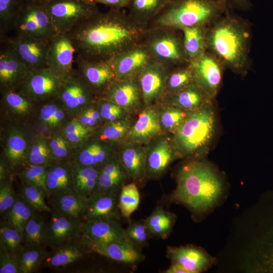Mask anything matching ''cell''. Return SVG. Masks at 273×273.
Wrapping results in <instances>:
<instances>
[{
  "label": "cell",
  "mask_w": 273,
  "mask_h": 273,
  "mask_svg": "<svg viewBox=\"0 0 273 273\" xmlns=\"http://www.w3.org/2000/svg\"><path fill=\"white\" fill-rule=\"evenodd\" d=\"M146 28L122 10L100 11L73 28L69 35L77 55L89 61L108 62L142 43Z\"/></svg>",
  "instance_id": "1"
},
{
  "label": "cell",
  "mask_w": 273,
  "mask_h": 273,
  "mask_svg": "<svg viewBox=\"0 0 273 273\" xmlns=\"http://www.w3.org/2000/svg\"><path fill=\"white\" fill-rule=\"evenodd\" d=\"M175 178L176 187L169 199L186 207L196 221L220 206L228 195L221 173L203 159L187 160L178 168Z\"/></svg>",
  "instance_id": "2"
},
{
  "label": "cell",
  "mask_w": 273,
  "mask_h": 273,
  "mask_svg": "<svg viewBox=\"0 0 273 273\" xmlns=\"http://www.w3.org/2000/svg\"><path fill=\"white\" fill-rule=\"evenodd\" d=\"M250 27L241 17L226 12L206 30V51L233 72L244 76L250 67Z\"/></svg>",
  "instance_id": "3"
},
{
  "label": "cell",
  "mask_w": 273,
  "mask_h": 273,
  "mask_svg": "<svg viewBox=\"0 0 273 273\" xmlns=\"http://www.w3.org/2000/svg\"><path fill=\"white\" fill-rule=\"evenodd\" d=\"M216 128L213 101L198 110L188 111L185 121L170 138L177 158L203 159L213 141Z\"/></svg>",
  "instance_id": "4"
},
{
  "label": "cell",
  "mask_w": 273,
  "mask_h": 273,
  "mask_svg": "<svg viewBox=\"0 0 273 273\" xmlns=\"http://www.w3.org/2000/svg\"><path fill=\"white\" fill-rule=\"evenodd\" d=\"M228 5L226 0H168L147 27H207L227 12Z\"/></svg>",
  "instance_id": "5"
},
{
  "label": "cell",
  "mask_w": 273,
  "mask_h": 273,
  "mask_svg": "<svg viewBox=\"0 0 273 273\" xmlns=\"http://www.w3.org/2000/svg\"><path fill=\"white\" fill-rule=\"evenodd\" d=\"M142 44L148 51L152 61L169 70L189 63L180 30L161 26L147 27Z\"/></svg>",
  "instance_id": "6"
},
{
  "label": "cell",
  "mask_w": 273,
  "mask_h": 273,
  "mask_svg": "<svg viewBox=\"0 0 273 273\" xmlns=\"http://www.w3.org/2000/svg\"><path fill=\"white\" fill-rule=\"evenodd\" d=\"M36 134L25 124L0 122V157L6 162L13 177L28 165V149Z\"/></svg>",
  "instance_id": "7"
},
{
  "label": "cell",
  "mask_w": 273,
  "mask_h": 273,
  "mask_svg": "<svg viewBox=\"0 0 273 273\" xmlns=\"http://www.w3.org/2000/svg\"><path fill=\"white\" fill-rule=\"evenodd\" d=\"M15 35L51 41L58 34L45 4L25 0L14 30Z\"/></svg>",
  "instance_id": "8"
},
{
  "label": "cell",
  "mask_w": 273,
  "mask_h": 273,
  "mask_svg": "<svg viewBox=\"0 0 273 273\" xmlns=\"http://www.w3.org/2000/svg\"><path fill=\"white\" fill-rule=\"evenodd\" d=\"M45 5L58 33H68L100 11L87 0H52Z\"/></svg>",
  "instance_id": "9"
},
{
  "label": "cell",
  "mask_w": 273,
  "mask_h": 273,
  "mask_svg": "<svg viewBox=\"0 0 273 273\" xmlns=\"http://www.w3.org/2000/svg\"><path fill=\"white\" fill-rule=\"evenodd\" d=\"M58 99L72 118L97 101L76 69L63 78Z\"/></svg>",
  "instance_id": "10"
},
{
  "label": "cell",
  "mask_w": 273,
  "mask_h": 273,
  "mask_svg": "<svg viewBox=\"0 0 273 273\" xmlns=\"http://www.w3.org/2000/svg\"><path fill=\"white\" fill-rule=\"evenodd\" d=\"M31 71L47 68V58L51 41L30 36L8 35L0 37Z\"/></svg>",
  "instance_id": "11"
},
{
  "label": "cell",
  "mask_w": 273,
  "mask_h": 273,
  "mask_svg": "<svg viewBox=\"0 0 273 273\" xmlns=\"http://www.w3.org/2000/svg\"><path fill=\"white\" fill-rule=\"evenodd\" d=\"M0 122L29 125L40 104L18 91L1 93Z\"/></svg>",
  "instance_id": "12"
},
{
  "label": "cell",
  "mask_w": 273,
  "mask_h": 273,
  "mask_svg": "<svg viewBox=\"0 0 273 273\" xmlns=\"http://www.w3.org/2000/svg\"><path fill=\"white\" fill-rule=\"evenodd\" d=\"M62 79L48 68L30 71L18 92L40 104L58 98Z\"/></svg>",
  "instance_id": "13"
},
{
  "label": "cell",
  "mask_w": 273,
  "mask_h": 273,
  "mask_svg": "<svg viewBox=\"0 0 273 273\" xmlns=\"http://www.w3.org/2000/svg\"><path fill=\"white\" fill-rule=\"evenodd\" d=\"M189 63L196 83L214 99L221 84L224 66L207 51Z\"/></svg>",
  "instance_id": "14"
},
{
  "label": "cell",
  "mask_w": 273,
  "mask_h": 273,
  "mask_svg": "<svg viewBox=\"0 0 273 273\" xmlns=\"http://www.w3.org/2000/svg\"><path fill=\"white\" fill-rule=\"evenodd\" d=\"M77 71L97 100L100 99L110 84L116 80L115 75L107 62L85 60L77 55Z\"/></svg>",
  "instance_id": "15"
},
{
  "label": "cell",
  "mask_w": 273,
  "mask_h": 273,
  "mask_svg": "<svg viewBox=\"0 0 273 273\" xmlns=\"http://www.w3.org/2000/svg\"><path fill=\"white\" fill-rule=\"evenodd\" d=\"M31 70L14 51L1 41L0 92L18 91Z\"/></svg>",
  "instance_id": "16"
},
{
  "label": "cell",
  "mask_w": 273,
  "mask_h": 273,
  "mask_svg": "<svg viewBox=\"0 0 273 273\" xmlns=\"http://www.w3.org/2000/svg\"><path fill=\"white\" fill-rule=\"evenodd\" d=\"M72 118L57 98L39 105L29 126L37 134L49 136L61 131Z\"/></svg>",
  "instance_id": "17"
},
{
  "label": "cell",
  "mask_w": 273,
  "mask_h": 273,
  "mask_svg": "<svg viewBox=\"0 0 273 273\" xmlns=\"http://www.w3.org/2000/svg\"><path fill=\"white\" fill-rule=\"evenodd\" d=\"M81 239L89 251L121 263L134 265L145 259L140 247L132 242H102L82 236Z\"/></svg>",
  "instance_id": "18"
},
{
  "label": "cell",
  "mask_w": 273,
  "mask_h": 273,
  "mask_svg": "<svg viewBox=\"0 0 273 273\" xmlns=\"http://www.w3.org/2000/svg\"><path fill=\"white\" fill-rule=\"evenodd\" d=\"M100 99L117 104L128 113L144 104L138 76L115 80Z\"/></svg>",
  "instance_id": "19"
},
{
  "label": "cell",
  "mask_w": 273,
  "mask_h": 273,
  "mask_svg": "<svg viewBox=\"0 0 273 273\" xmlns=\"http://www.w3.org/2000/svg\"><path fill=\"white\" fill-rule=\"evenodd\" d=\"M51 213L47 224L46 243L51 248L56 249L81 237L83 222L70 218L55 209H52Z\"/></svg>",
  "instance_id": "20"
},
{
  "label": "cell",
  "mask_w": 273,
  "mask_h": 273,
  "mask_svg": "<svg viewBox=\"0 0 273 273\" xmlns=\"http://www.w3.org/2000/svg\"><path fill=\"white\" fill-rule=\"evenodd\" d=\"M167 255L172 263L179 265L188 273L206 271L216 263V259L204 249L194 245L169 246Z\"/></svg>",
  "instance_id": "21"
},
{
  "label": "cell",
  "mask_w": 273,
  "mask_h": 273,
  "mask_svg": "<svg viewBox=\"0 0 273 273\" xmlns=\"http://www.w3.org/2000/svg\"><path fill=\"white\" fill-rule=\"evenodd\" d=\"M145 107L120 143L147 145L161 135L163 131L159 121V109L153 105Z\"/></svg>",
  "instance_id": "22"
},
{
  "label": "cell",
  "mask_w": 273,
  "mask_h": 273,
  "mask_svg": "<svg viewBox=\"0 0 273 273\" xmlns=\"http://www.w3.org/2000/svg\"><path fill=\"white\" fill-rule=\"evenodd\" d=\"M75 49L67 33H58L50 42L47 58V68L63 78L70 74Z\"/></svg>",
  "instance_id": "23"
},
{
  "label": "cell",
  "mask_w": 273,
  "mask_h": 273,
  "mask_svg": "<svg viewBox=\"0 0 273 273\" xmlns=\"http://www.w3.org/2000/svg\"><path fill=\"white\" fill-rule=\"evenodd\" d=\"M152 61L151 57L142 43L115 56L108 62L116 79L135 77Z\"/></svg>",
  "instance_id": "24"
},
{
  "label": "cell",
  "mask_w": 273,
  "mask_h": 273,
  "mask_svg": "<svg viewBox=\"0 0 273 273\" xmlns=\"http://www.w3.org/2000/svg\"><path fill=\"white\" fill-rule=\"evenodd\" d=\"M169 70L153 61L138 75L144 105H152L163 97Z\"/></svg>",
  "instance_id": "25"
},
{
  "label": "cell",
  "mask_w": 273,
  "mask_h": 273,
  "mask_svg": "<svg viewBox=\"0 0 273 273\" xmlns=\"http://www.w3.org/2000/svg\"><path fill=\"white\" fill-rule=\"evenodd\" d=\"M116 153L122 165L133 182L143 185L147 178V149L136 143H122Z\"/></svg>",
  "instance_id": "26"
},
{
  "label": "cell",
  "mask_w": 273,
  "mask_h": 273,
  "mask_svg": "<svg viewBox=\"0 0 273 273\" xmlns=\"http://www.w3.org/2000/svg\"><path fill=\"white\" fill-rule=\"evenodd\" d=\"M117 146L92 135L74 149L73 163L99 169L116 152Z\"/></svg>",
  "instance_id": "27"
},
{
  "label": "cell",
  "mask_w": 273,
  "mask_h": 273,
  "mask_svg": "<svg viewBox=\"0 0 273 273\" xmlns=\"http://www.w3.org/2000/svg\"><path fill=\"white\" fill-rule=\"evenodd\" d=\"M160 136L153 140L147 149V178H157L163 174L170 164L177 158L170 139Z\"/></svg>",
  "instance_id": "28"
},
{
  "label": "cell",
  "mask_w": 273,
  "mask_h": 273,
  "mask_svg": "<svg viewBox=\"0 0 273 273\" xmlns=\"http://www.w3.org/2000/svg\"><path fill=\"white\" fill-rule=\"evenodd\" d=\"M82 236L102 242H132L115 219L85 220L82 223Z\"/></svg>",
  "instance_id": "29"
},
{
  "label": "cell",
  "mask_w": 273,
  "mask_h": 273,
  "mask_svg": "<svg viewBox=\"0 0 273 273\" xmlns=\"http://www.w3.org/2000/svg\"><path fill=\"white\" fill-rule=\"evenodd\" d=\"M118 193L94 192L86 198L85 220L105 219L119 220Z\"/></svg>",
  "instance_id": "30"
},
{
  "label": "cell",
  "mask_w": 273,
  "mask_h": 273,
  "mask_svg": "<svg viewBox=\"0 0 273 273\" xmlns=\"http://www.w3.org/2000/svg\"><path fill=\"white\" fill-rule=\"evenodd\" d=\"M73 162H55L48 166L47 195L51 197L74 193Z\"/></svg>",
  "instance_id": "31"
},
{
  "label": "cell",
  "mask_w": 273,
  "mask_h": 273,
  "mask_svg": "<svg viewBox=\"0 0 273 273\" xmlns=\"http://www.w3.org/2000/svg\"><path fill=\"white\" fill-rule=\"evenodd\" d=\"M129 178L116 152L99 169L98 182L95 192L118 193Z\"/></svg>",
  "instance_id": "32"
},
{
  "label": "cell",
  "mask_w": 273,
  "mask_h": 273,
  "mask_svg": "<svg viewBox=\"0 0 273 273\" xmlns=\"http://www.w3.org/2000/svg\"><path fill=\"white\" fill-rule=\"evenodd\" d=\"M213 100L194 81L176 94L163 96L160 100L162 103L192 111L201 108Z\"/></svg>",
  "instance_id": "33"
},
{
  "label": "cell",
  "mask_w": 273,
  "mask_h": 273,
  "mask_svg": "<svg viewBox=\"0 0 273 273\" xmlns=\"http://www.w3.org/2000/svg\"><path fill=\"white\" fill-rule=\"evenodd\" d=\"M47 254L43 264L50 268L65 267L82 258L89 251L81 239L73 240Z\"/></svg>",
  "instance_id": "34"
},
{
  "label": "cell",
  "mask_w": 273,
  "mask_h": 273,
  "mask_svg": "<svg viewBox=\"0 0 273 273\" xmlns=\"http://www.w3.org/2000/svg\"><path fill=\"white\" fill-rule=\"evenodd\" d=\"M168 0H129L128 15L137 24L147 28Z\"/></svg>",
  "instance_id": "35"
},
{
  "label": "cell",
  "mask_w": 273,
  "mask_h": 273,
  "mask_svg": "<svg viewBox=\"0 0 273 273\" xmlns=\"http://www.w3.org/2000/svg\"><path fill=\"white\" fill-rule=\"evenodd\" d=\"M54 209L66 216L77 220L84 218L86 198L76 193L51 197Z\"/></svg>",
  "instance_id": "36"
},
{
  "label": "cell",
  "mask_w": 273,
  "mask_h": 273,
  "mask_svg": "<svg viewBox=\"0 0 273 273\" xmlns=\"http://www.w3.org/2000/svg\"><path fill=\"white\" fill-rule=\"evenodd\" d=\"M176 215L161 207H156L145 220L150 235L165 239L171 233Z\"/></svg>",
  "instance_id": "37"
},
{
  "label": "cell",
  "mask_w": 273,
  "mask_h": 273,
  "mask_svg": "<svg viewBox=\"0 0 273 273\" xmlns=\"http://www.w3.org/2000/svg\"><path fill=\"white\" fill-rule=\"evenodd\" d=\"M207 27L197 26L180 30L183 33L186 55L189 62L199 57L206 51L205 37Z\"/></svg>",
  "instance_id": "38"
},
{
  "label": "cell",
  "mask_w": 273,
  "mask_h": 273,
  "mask_svg": "<svg viewBox=\"0 0 273 273\" xmlns=\"http://www.w3.org/2000/svg\"><path fill=\"white\" fill-rule=\"evenodd\" d=\"M73 173L75 193L87 198L96 189L99 169L73 163Z\"/></svg>",
  "instance_id": "39"
},
{
  "label": "cell",
  "mask_w": 273,
  "mask_h": 273,
  "mask_svg": "<svg viewBox=\"0 0 273 273\" xmlns=\"http://www.w3.org/2000/svg\"><path fill=\"white\" fill-rule=\"evenodd\" d=\"M131 126L128 117L106 122L95 130L92 136L102 141L118 145L127 134Z\"/></svg>",
  "instance_id": "40"
},
{
  "label": "cell",
  "mask_w": 273,
  "mask_h": 273,
  "mask_svg": "<svg viewBox=\"0 0 273 273\" xmlns=\"http://www.w3.org/2000/svg\"><path fill=\"white\" fill-rule=\"evenodd\" d=\"M28 165L49 166L55 162L48 137L36 134L32 140L28 151Z\"/></svg>",
  "instance_id": "41"
},
{
  "label": "cell",
  "mask_w": 273,
  "mask_h": 273,
  "mask_svg": "<svg viewBox=\"0 0 273 273\" xmlns=\"http://www.w3.org/2000/svg\"><path fill=\"white\" fill-rule=\"evenodd\" d=\"M194 81L190 63L176 67L169 71L164 96L176 94Z\"/></svg>",
  "instance_id": "42"
},
{
  "label": "cell",
  "mask_w": 273,
  "mask_h": 273,
  "mask_svg": "<svg viewBox=\"0 0 273 273\" xmlns=\"http://www.w3.org/2000/svg\"><path fill=\"white\" fill-rule=\"evenodd\" d=\"M36 212L20 195L17 196L13 205L3 215L5 222L23 233L26 223Z\"/></svg>",
  "instance_id": "43"
},
{
  "label": "cell",
  "mask_w": 273,
  "mask_h": 273,
  "mask_svg": "<svg viewBox=\"0 0 273 273\" xmlns=\"http://www.w3.org/2000/svg\"><path fill=\"white\" fill-rule=\"evenodd\" d=\"M48 253L42 246L25 245L17 254L21 273H31L43 263Z\"/></svg>",
  "instance_id": "44"
},
{
  "label": "cell",
  "mask_w": 273,
  "mask_h": 273,
  "mask_svg": "<svg viewBox=\"0 0 273 273\" xmlns=\"http://www.w3.org/2000/svg\"><path fill=\"white\" fill-rule=\"evenodd\" d=\"M159 109V121L163 132L173 134L185 121L188 111L177 106L163 103Z\"/></svg>",
  "instance_id": "45"
},
{
  "label": "cell",
  "mask_w": 273,
  "mask_h": 273,
  "mask_svg": "<svg viewBox=\"0 0 273 273\" xmlns=\"http://www.w3.org/2000/svg\"><path fill=\"white\" fill-rule=\"evenodd\" d=\"M47 224L43 218L36 212L25 224L23 235L27 246H42L46 243Z\"/></svg>",
  "instance_id": "46"
},
{
  "label": "cell",
  "mask_w": 273,
  "mask_h": 273,
  "mask_svg": "<svg viewBox=\"0 0 273 273\" xmlns=\"http://www.w3.org/2000/svg\"><path fill=\"white\" fill-rule=\"evenodd\" d=\"M25 0H0V37L14 30Z\"/></svg>",
  "instance_id": "47"
},
{
  "label": "cell",
  "mask_w": 273,
  "mask_h": 273,
  "mask_svg": "<svg viewBox=\"0 0 273 273\" xmlns=\"http://www.w3.org/2000/svg\"><path fill=\"white\" fill-rule=\"evenodd\" d=\"M140 201V195L136 183L132 181L126 184L120 190L118 205L121 214L129 219L138 208Z\"/></svg>",
  "instance_id": "48"
},
{
  "label": "cell",
  "mask_w": 273,
  "mask_h": 273,
  "mask_svg": "<svg viewBox=\"0 0 273 273\" xmlns=\"http://www.w3.org/2000/svg\"><path fill=\"white\" fill-rule=\"evenodd\" d=\"M48 137L55 162H73L75 148L61 131Z\"/></svg>",
  "instance_id": "49"
},
{
  "label": "cell",
  "mask_w": 273,
  "mask_h": 273,
  "mask_svg": "<svg viewBox=\"0 0 273 273\" xmlns=\"http://www.w3.org/2000/svg\"><path fill=\"white\" fill-rule=\"evenodd\" d=\"M46 195V192L41 188L22 182L20 188V195L37 212H51L52 209L44 200Z\"/></svg>",
  "instance_id": "50"
},
{
  "label": "cell",
  "mask_w": 273,
  "mask_h": 273,
  "mask_svg": "<svg viewBox=\"0 0 273 273\" xmlns=\"http://www.w3.org/2000/svg\"><path fill=\"white\" fill-rule=\"evenodd\" d=\"M94 131L84 126L73 118L67 123L61 132L75 148L90 137Z\"/></svg>",
  "instance_id": "51"
},
{
  "label": "cell",
  "mask_w": 273,
  "mask_h": 273,
  "mask_svg": "<svg viewBox=\"0 0 273 273\" xmlns=\"http://www.w3.org/2000/svg\"><path fill=\"white\" fill-rule=\"evenodd\" d=\"M0 243L9 251L17 254L24 243L23 233L5 222L1 223Z\"/></svg>",
  "instance_id": "52"
},
{
  "label": "cell",
  "mask_w": 273,
  "mask_h": 273,
  "mask_svg": "<svg viewBox=\"0 0 273 273\" xmlns=\"http://www.w3.org/2000/svg\"><path fill=\"white\" fill-rule=\"evenodd\" d=\"M47 166L28 165L17 175L22 182L35 185L43 189L47 194Z\"/></svg>",
  "instance_id": "53"
},
{
  "label": "cell",
  "mask_w": 273,
  "mask_h": 273,
  "mask_svg": "<svg viewBox=\"0 0 273 273\" xmlns=\"http://www.w3.org/2000/svg\"><path fill=\"white\" fill-rule=\"evenodd\" d=\"M96 105L104 122L128 117L129 113L121 106L103 99L96 101Z\"/></svg>",
  "instance_id": "54"
},
{
  "label": "cell",
  "mask_w": 273,
  "mask_h": 273,
  "mask_svg": "<svg viewBox=\"0 0 273 273\" xmlns=\"http://www.w3.org/2000/svg\"><path fill=\"white\" fill-rule=\"evenodd\" d=\"M125 231L130 241L139 247L147 243L150 236L145 220L130 222Z\"/></svg>",
  "instance_id": "55"
},
{
  "label": "cell",
  "mask_w": 273,
  "mask_h": 273,
  "mask_svg": "<svg viewBox=\"0 0 273 273\" xmlns=\"http://www.w3.org/2000/svg\"><path fill=\"white\" fill-rule=\"evenodd\" d=\"M12 178L0 183V212L2 215L13 205L17 197L13 188Z\"/></svg>",
  "instance_id": "56"
},
{
  "label": "cell",
  "mask_w": 273,
  "mask_h": 273,
  "mask_svg": "<svg viewBox=\"0 0 273 273\" xmlns=\"http://www.w3.org/2000/svg\"><path fill=\"white\" fill-rule=\"evenodd\" d=\"M0 273H21L17 254L0 243Z\"/></svg>",
  "instance_id": "57"
},
{
  "label": "cell",
  "mask_w": 273,
  "mask_h": 273,
  "mask_svg": "<svg viewBox=\"0 0 273 273\" xmlns=\"http://www.w3.org/2000/svg\"><path fill=\"white\" fill-rule=\"evenodd\" d=\"M89 106L83 108L74 118L84 126L95 130L102 124L94 118Z\"/></svg>",
  "instance_id": "58"
},
{
  "label": "cell",
  "mask_w": 273,
  "mask_h": 273,
  "mask_svg": "<svg viewBox=\"0 0 273 273\" xmlns=\"http://www.w3.org/2000/svg\"><path fill=\"white\" fill-rule=\"evenodd\" d=\"M95 5L102 4L110 9L121 10L127 8L129 0H87Z\"/></svg>",
  "instance_id": "59"
},
{
  "label": "cell",
  "mask_w": 273,
  "mask_h": 273,
  "mask_svg": "<svg viewBox=\"0 0 273 273\" xmlns=\"http://www.w3.org/2000/svg\"><path fill=\"white\" fill-rule=\"evenodd\" d=\"M10 178H13V176L9 168L4 159L0 157V183Z\"/></svg>",
  "instance_id": "60"
},
{
  "label": "cell",
  "mask_w": 273,
  "mask_h": 273,
  "mask_svg": "<svg viewBox=\"0 0 273 273\" xmlns=\"http://www.w3.org/2000/svg\"><path fill=\"white\" fill-rule=\"evenodd\" d=\"M228 5L231 4L233 7L241 9L247 10L251 6V2L249 0H226Z\"/></svg>",
  "instance_id": "61"
},
{
  "label": "cell",
  "mask_w": 273,
  "mask_h": 273,
  "mask_svg": "<svg viewBox=\"0 0 273 273\" xmlns=\"http://www.w3.org/2000/svg\"><path fill=\"white\" fill-rule=\"evenodd\" d=\"M164 273H188L181 266L175 263H172L170 267L164 271Z\"/></svg>",
  "instance_id": "62"
},
{
  "label": "cell",
  "mask_w": 273,
  "mask_h": 273,
  "mask_svg": "<svg viewBox=\"0 0 273 273\" xmlns=\"http://www.w3.org/2000/svg\"><path fill=\"white\" fill-rule=\"evenodd\" d=\"M32 1H34L36 2H38L43 3V4H47L52 0H32Z\"/></svg>",
  "instance_id": "63"
}]
</instances>
